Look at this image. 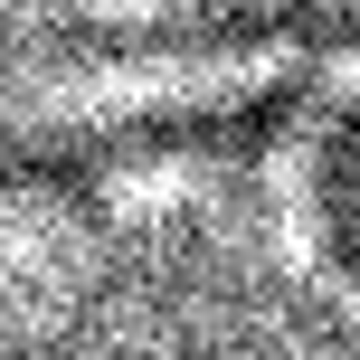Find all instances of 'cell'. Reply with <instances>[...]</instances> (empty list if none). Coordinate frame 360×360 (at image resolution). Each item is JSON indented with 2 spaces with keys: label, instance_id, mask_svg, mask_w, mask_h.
I'll use <instances>...</instances> for the list:
<instances>
[{
  "label": "cell",
  "instance_id": "cell-1",
  "mask_svg": "<svg viewBox=\"0 0 360 360\" xmlns=\"http://www.w3.org/2000/svg\"><path fill=\"white\" fill-rule=\"evenodd\" d=\"M313 105V76L285 86H237V95H199V105H143V114H76L48 133H10L0 143V199L29 190H76L105 171H152V162H228L256 152Z\"/></svg>",
  "mask_w": 360,
  "mask_h": 360
}]
</instances>
